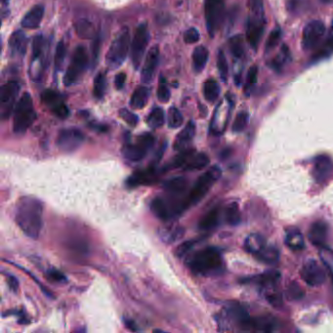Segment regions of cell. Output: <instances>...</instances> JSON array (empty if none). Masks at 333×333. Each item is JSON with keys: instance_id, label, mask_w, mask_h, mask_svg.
<instances>
[{"instance_id": "50", "label": "cell", "mask_w": 333, "mask_h": 333, "mask_svg": "<svg viewBox=\"0 0 333 333\" xmlns=\"http://www.w3.org/2000/svg\"><path fill=\"white\" fill-rule=\"evenodd\" d=\"M119 116L130 126L134 127L138 124V121H139L138 116H136L135 114H133L132 112L128 111L127 109H121L119 111Z\"/></svg>"}, {"instance_id": "43", "label": "cell", "mask_w": 333, "mask_h": 333, "mask_svg": "<svg viewBox=\"0 0 333 333\" xmlns=\"http://www.w3.org/2000/svg\"><path fill=\"white\" fill-rule=\"evenodd\" d=\"M65 55H66V48H65L64 41L61 40V41H59V43L56 46L55 58H54V64H55L56 72H59L62 70Z\"/></svg>"}, {"instance_id": "23", "label": "cell", "mask_w": 333, "mask_h": 333, "mask_svg": "<svg viewBox=\"0 0 333 333\" xmlns=\"http://www.w3.org/2000/svg\"><path fill=\"white\" fill-rule=\"evenodd\" d=\"M156 181V174L154 169H148L144 171H138L131 175L127 180V185L131 188L142 186V185H151Z\"/></svg>"}, {"instance_id": "31", "label": "cell", "mask_w": 333, "mask_h": 333, "mask_svg": "<svg viewBox=\"0 0 333 333\" xmlns=\"http://www.w3.org/2000/svg\"><path fill=\"white\" fill-rule=\"evenodd\" d=\"M275 321L270 318H256V319H249L245 328L253 329L257 331H266L269 332L274 330L275 328Z\"/></svg>"}, {"instance_id": "46", "label": "cell", "mask_w": 333, "mask_h": 333, "mask_svg": "<svg viewBox=\"0 0 333 333\" xmlns=\"http://www.w3.org/2000/svg\"><path fill=\"white\" fill-rule=\"evenodd\" d=\"M156 94H157V99L159 102L167 103L170 100L171 93L167 86L166 79L163 78V77H160L159 85H158Z\"/></svg>"}, {"instance_id": "45", "label": "cell", "mask_w": 333, "mask_h": 333, "mask_svg": "<svg viewBox=\"0 0 333 333\" xmlns=\"http://www.w3.org/2000/svg\"><path fill=\"white\" fill-rule=\"evenodd\" d=\"M217 68L221 79L224 82H226L228 79V75H229V66H228V62H227L225 53L222 50H219L218 52Z\"/></svg>"}, {"instance_id": "42", "label": "cell", "mask_w": 333, "mask_h": 333, "mask_svg": "<svg viewBox=\"0 0 333 333\" xmlns=\"http://www.w3.org/2000/svg\"><path fill=\"white\" fill-rule=\"evenodd\" d=\"M183 121H184V117L179 110L176 107H171L168 111V116H167L168 126L170 128H179L183 124Z\"/></svg>"}, {"instance_id": "58", "label": "cell", "mask_w": 333, "mask_h": 333, "mask_svg": "<svg viewBox=\"0 0 333 333\" xmlns=\"http://www.w3.org/2000/svg\"><path fill=\"white\" fill-rule=\"evenodd\" d=\"M7 282H8L9 287H10V289L12 291L16 292L18 290V288H19V282H18L17 278H15L13 276H7Z\"/></svg>"}, {"instance_id": "19", "label": "cell", "mask_w": 333, "mask_h": 333, "mask_svg": "<svg viewBox=\"0 0 333 333\" xmlns=\"http://www.w3.org/2000/svg\"><path fill=\"white\" fill-rule=\"evenodd\" d=\"M27 46V38L24 31L16 30L9 39V48L12 56H25Z\"/></svg>"}, {"instance_id": "59", "label": "cell", "mask_w": 333, "mask_h": 333, "mask_svg": "<svg viewBox=\"0 0 333 333\" xmlns=\"http://www.w3.org/2000/svg\"><path fill=\"white\" fill-rule=\"evenodd\" d=\"M124 323H125V326L130 329L131 331H138L139 329L136 327V324L134 321L132 320H124Z\"/></svg>"}, {"instance_id": "21", "label": "cell", "mask_w": 333, "mask_h": 333, "mask_svg": "<svg viewBox=\"0 0 333 333\" xmlns=\"http://www.w3.org/2000/svg\"><path fill=\"white\" fill-rule=\"evenodd\" d=\"M44 48H45V40L43 39V37L37 36L32 40V60H31V69H34V68H36V65H38V68L36 70V71H38L37 78L40 77V74L42 72L40 66L43 64Z\"/></svg>"}, {"instance_id": "51", "label": "cell", "mask_w": 333, "mask_h": 333, "mask_svg": "<svg viewBox=\"0 0 333 333\" xmlns=\"http://www.w3.org/2000/svg\"><path fill=\"white\" fill-rule=\"evenodd\" d=\"M303 290L302 288H300L299 284L296 282H292L289 284L287 291H286V295L288 297V299L290 300H298L303 296Z\"/></svg>"}, {"instance_id": "22", "label": "cell", "mask_w": 333, "mask_h": 333, "mask_svg": "<svg viewBox=\"0 0 333 333\" xmlns=\"http://www.w3.org/2000/svg\"><path fill=\"white\" fill-rule=\"evenodd\" d=\"M44 6L39 4L34 6L24 16L22 20V26L28 29L38 28L44 16Z\"/></svg>"}, {"instance_id": "1", "label": "cell", "mask_w": 333, "mask_h": 333, "mask_svg": "<svg viewBox=\"0 0 333 333\" xmlns=\"http://www.w3.org/2000/svg\"><path fill=\"white\" fill-rule=\"evenodd\" d=\"M43 205L32 196H24L16 205L15 221L26 237L37 240L43 226Z\"/></svg>"}, {"instance_id": "35", "label": "cell", "mask_w": 333, "mask_h": 333, "mask_svg": "<svg viewBox=\"0 0 333 333\" xmlns=\"http://www.w3.org/2000/svg\"><path fill=\"white\" fill-rule=\"evenodd\" d=\"M204 95L205 100L209 103H214L220 95V85L213 78L207 79L204 84Z\"/></svg>"}, {"instance_id": "33", "label": "cell", "mask_w": 333, "mask_h": 333, "mask_svg": "<svg viewBox=\"0 0 333 333\" xmlns=\"http://www.w3.org/2000/svg\"><path fill=\"white\" fill-rule=\"evenodd\" d=\"M75 29L80 39H90L94 38L95 30L92 23L86 19H79L75 24Z\"/></svg>"}, {"instance_id": "49", "label": "cell", "mask_w": 333, "mask_h": 333, "mask_svg": "<svg viewBox=\"0 0 333 333\" xmlns=\"http://www.w3.org/2000/svg\"><path fill=\"white\" fill-rule=\"evenodd\" d=\"M281 38H282V30L280 27H276L274 30H272L268 40L266 42V51L273 50L280 42Z\"/></svg>"}, {"instance_id": "40", "label": "cell", "mask_w": 333, "mask_h": 333, "mask_svg": "<svg viewBox=\"0 0 333 333\" xmlns=\"http://www.w3.org/2000/svg\"><path fill=\"white\" fill-rule=\"evenodd\" d=\"M107 89V80H106V75L104 73H100L97 75V77L94 79V85H93V95L96 99L102 100L105 96Z\"/></svg>"}, {"instance_id": "37", "label": "cell", "mask_w": 333, "mask_h": 333, "mask_svg": "<svg viewBox=\"0 0 333 333\" xmlns=\"http://www.w3.org/2000/svg\"><path fill=\"white\" fill-rule=\"evenodd\" d=\"M220 220V210L219 208H214L205 214L199 222V228L203 230H210L215 228Z\"/></svg>"}, {"instance_id": "54", "label": "cell", "mask_w": 333, "mask_h": 333, "mask_svg": "<svg viewBox=\"0 0 333 333\" xmlns=\"http://www.w3.org/2000/svg\"><path fill=\"white\" fill-rule=\"evenodd\" d=\"M257 77H258V68L256 65H252L248 73H247V85L246 88H251L254 84H256Z\"/></svg>"}, {"instance_id": "32", "label": "cell", "mask_w": 333, "mask_h": 333, "mask_svg": "<svg viewBox=\"0 0 333 333\" xmlns=\"http://www.w3.org/2000/svg\"><path fill=\"white\" fill-rule=\"evenodd\" d=\"M163 187L168 193L172 195H179L186 191L188 187V181L184 177H175L168 180Z\"/></svg>"}, {"instance_id": "3", "label": "cell", "mask_w": 333, "mask_h": 333, "mask_svg": "<svg viewBox=\"0 0 333 333\" xmlns=\"http://www.w3.org/2000/svg\"><path fill=\"white\" fill-rule=\"evenodd\" d=\"M37 119L34 101L28 92L24 93L14 110L13 130L16 134H24Z\"/></svg>"}, {"instance_id": "11", "label": "cell", "mask_w": 333, "mask_h": 333, "mask_svg": "<svg viewBox=\"0 0 333 333\" xmlns=\"http://www.w3.org/2000/svg\"><path fill=\"white\" fill-rule=\"evenodd\" d=\"M325 35V26L320 20H314L308 23L302 34V47L309 51L320 44Z\"/></svg>"}, {"instance_id": "41", "label": "cell", "mask_w": 333, "mask_h": 333, "mask_svg": "<svg viewBox=\"0 0 333 333\" xmlns=\"http://www.w3.org/2000/svg\"><path fill=\"white\" fill-rule=\"evenodd\" d=\"M229 46L231 55L235 58H242L244 54V39L242 36H235L229 40Z\"/></svg>"}, {"instance_id": "2", "label": "cell", "mask_w": 333, "mask_h": 333, "mask_svg": "<svg viewBox=\"0 0 333 333\" xmlns=\"http://www.w3.org/2000/svg\"><path fill=\"white\" fill-rule=\"evenodd\" d=\"M189 268L198 275L210 276L222 269V257L216 248L207 247L194 253L187 261Z\"/></svg>"}, {"instance_id": "39", "label": "cell", "mask_w": 333, "mask_h": 333, "mask_svg": "<svg viewBox=\"0 0 333 333\" xmlns=\"http://www.w3.org/2000/svg\"><path fill=\"white\" fill-rule=\"evenodd\" d=\"M225 220L231 226H237L241 222V213L237 203H231L226 207Z\"/></svg>"}, {"instance_id": "36", "label": "cell", "mask_w": 333, "mask_h": 333, "mask_svg": "<svg viewBox=\"0 0 333 333\" xmlns=\"http://www.w3.org/2000/svg\"><path fill=\"white\" fill-rule=\"evenodd\" d=\"M331 54H333V26H331V30L328 34V37L325 39L324 43L320 46L319 51L314 55L313 61H320L330 56Z\"/></svg>"}, {"instance_id": "28", "label": "cell", "mask_w": 333, "mask_h": 333, "mask_svg": "<svg viewBox=\"0 0 333 333\" xmlns=\"http://www.w3.org/2000/svg\"><path fill=\"white\" fill-rule=\"evenodd\" d=\"M149 98H150V90L147 87L140 86L132 93L129 105L134 110H140L147 105Z\"/></svg>"}, {"instance_id": "5", "label": "cell", "mask_w": 333, "mask_h": 333, "mask_svg": "<svg viewBox=\"0 0 333 333\" xmlns=\"http://www.w3.org/2000/svg\"><path fill=\"white\" fill-rule=\"evenodd\" d=\"M130 48V31L128 27L121 28L112 44L106 56V64L111 70H116L124 63Z\"/></svg>"}, {"instance_id": "14", "label": "cell", "mask_w": 333, "mask_h": 333, "mask_svg": "<svg viewBox=\"0 0 333 333\" xmlns=\"http://www.w3.org/2000/svg\"><path fill=\"white\" fill-rule=\"evenodd\" d=\"M41 101L47 106L52 113L59 118L64 119L70 116V110L63 102L62 97L59 93L51 89L45 90L41 94Z\"/></svg>"}, {"instance_id": "25", "label": "cell", "mask_w": 333, "mask_h": 333, "mask_svg": "<svg viewBox=\"0 0 333 333\" xmlns=\"http://www.w3.org/2000/svg\"><path fill=\"white\" fill-rule=\"evenodd\" d=\"M158 234L162 242L168 244H174L183 238L185 230L181 226L170 225V226L162 227L158 231Z\"/></svg>"}, {"instance_id": "7", "label": "cell", "mask_w": 333, "mask_h": 333, "mask_svg": "<svg viewBox=\"0 0 333 333\" xmlns=\"http://www.w3.org/2000/svg\"><path fill=\"white\" fill-rule=\"evenodd\" d=\"M155 139L150 133H144L137 138L134 144H126L123 146L121 153L127 160L138 162L147 155L154 147Z\"/></svg>"}, {"instance_id": "10", "label": "cell", "mask_w": 333, "mask_h": 333, "mask_svg": "<svg viewBox=\"0 0 333 333\" xmlns=\"http://www.w3.org/2000/svg\"><path fill=\"white\" fill-rule=\"evenodd\" d=\"M19 91L20 84L15 80H10L2 85L0 89V114L3 120L11 116Z\"/></svg>"}, {"instance_id": "44", "label": "cell", "mask_w": 333, "mask_h": 333, "mask_svg": "<svg viewBox=\"0 0 333 333\" xmlns=\"http://www.w3.org/2000/svg\"><path fill=\"white\" fill-rule=\"evenodd\" d=\"M319 253H320V260L322 261L326 269L329 271L333 281V250L323 245L321 247H319Z\"/></svg>"}, {"instance_id": "17", "label": "cell", "mask_w": 333, "mask_h": 333, "mask_svg": "<svg viewBox=\"0 0 333 333\" xmlns=\"http://www.w3.org/2000/svg\"><path fill=\"white\" fill-rule=\"evenodd\" d=\"M332 159L325 154L319 155L314 163V177L318 182H324L332 173Z\"/></svg>"}, {"instance_id": "4", "label": "cell", "mask_w": 333, "mask_h": 333, "mask_svg": "<svg viewBox=\"0 0 333 333\" xmlns=\"http://www.w3.org/2000/svg\"><path fill=\"white\" fill-rule=\"evenodd\" d=\"M222 171L219 166H212L205 172L196 182L194 183L190 193L185 197V208L188 209L192 205L198 204L212 186L217 182V180L221 177Z\"/></svg>"}, {"instance_id": "18", "label": "cell", "mask_w": 333, "mask_h": 333, "mask_svg": "<svg viewBox=\"0 0 333 333\" xmlns=\"http://www.w3.org/2000/svg\"><path fill=\"white\" fill-rule=\"evenodd\" d=\"M328 234V226L322 221H317L312 224L309 230V240L312 244L317 247L323 246Z\"/></svg>"}, {"instance_id": "13", "label": "cell", "mask_w": 333, "mask_h": 333, "mask_svg": "<svg viewBox=\"0 0 333 333\" xmlns=\"http://www.w3.org/2000/svg\"><path fill=\"white\" fill-rule=\"evenodd\" d=\"M84 139L85 137L83 133L78 129H63L59 132L57 138V146L61 151L71 153L77 150L82 145Z\"/></svg>"}, {"instance_id": "12", "label": "cell", "mask_w": 333, "mask_h": 333, "mask_svg": "<svg viewBox=\"0 0 333 333\" xmlns=\"http://www.w3.org/2000/svg\"><path fill=\"white\" fill-rule=\"evenodd\" d=\"M265 29L264 14L253 13L250 15L246 22V39L250 46L256 50Z\"/></svg>"}, {"instance_id": "26", "label": "cell", "mask_w": 333, "mask_h": 333, "mask_svg": "<svg viewBox=\"0 0 333 333\" xmlns=\"http://www.w3.org/2000/svg\"><path fill=\"white\" fill-rule=\"evenodd\" d=\"M209 57V51L205 46H197L192 52V66L195 73H201L205 70Z\"/></svg>"}, {"instance_id": "60", "label": "cell", "mask_w": 333, "mask_h": 333, "mask_svg": "<svg viewBox=\"0 0 333 333\" xmlns=\"http://www.w3.org/2000/svg\"><path fill=\"white\" fill-rule=\"evenodd\" d=\"M323 3H327V4H333V0H321Z\"/></svg>"}, {"instance_id": "24", "label": "cell", "mask_w": 333, "mask_h": 333, "mask_svg": "<svg viewBox=\"0 0 333 333\" xmlns=\"http://www.w3.org/2000/svg\"><path fill=\"white\" fill-rule=\"evenodd\" d=\"M151 210L155 217L161 220H169L173 215L171 207L167 203L166 199L160 196L154 197L153 199V202L151 203Z\"/></svg>"}, {"instance_id": "30", "label": "cell", "mask_w": 333, "mask_h": 333, "mask_svg": "<svg viewBox=\"0 0 333 333\" xmlns=\"http://www.w3.org/2000/svg\"><path fill=\"white\" fill-rule=\"evenodd\" d=\"M266 245H267V244H266L265 239L261 235H259V234H251V235H249L246 238L245 243H244L245 249L249 253L253 254L254 256L256 255L257 253H259Z\"/></svg>"}, {"instance_id": "27", "label": "cell", "mask_w": 333, "mask_h": 333, "mask_svg": "<svg viewBox=\"0 0 333 333\" xmlns=\"http://www.w3.org/2000/svg\"><path fill=\"white\" fill-rule=\"evenodd\" d=\"M285 244L292 250H301L304 248L305 242L301 231L296 228H291L285 234Z\"/></svg>"}, {"instance_id": "57", "label": "cell", "mask_w": 333, "mask_h": 333, "mask_svg": "<svg viewBox=\"0 0 333 333\" xmlns=\"http://www.w3.org/2000/svg\"><path fill=\"white\" fill-rule=\"evenodd\" d=\"M126 81V75L124 73H119L116 76L115 78V85L117 90H121L123 88Z\"/></svg>"}, {"instance_id": "34", "label": "cell", "mask_w": 333, "mask_h": 333, "mask_svg": "<svg viewBox=\"0 0 333 333\" xmlns=\"http://www.w3.org/2000/svg\"><path fill=\"white\" fill-rule=\"evenodd\" d=\"M257 259L266 264H275L279 261L280 253L275 246L266 245L259 253L255 255Z\"/></svg>"}, {"instance_id": "38", "label": "cell", "mask_w": 333, "mask_h": 333, "mask_svg": "<svg viewBox=\"0 0 333 333\" xmlns=\"http://www.w3.org/2000/svg\"><path fill=\"white\" fill-rule=\"evenodd\" d=\"M164 121L165 116L161 108H154L147 117V124L153 129L161 127L164 124Z\"/></svg>"}, {"instance_id": "53", "label": "cell", "mask_w": 333, "mask_h": 333, "mask_svg": "<svg viewBox=\"0 0 333 333\" xmlns=\"http://www.w3.org/2000/svg\"><path fill=\"white\" fill-rule=\"evenodd\" d=\"M201 39L199 31L195 27H191L187 29L184 34V41L188 44H193Z\"/></svg>"}, {"instance_id": "47", "label": "cell", "mask_w": 333, "mask_h": 333, "mask_svg": "<svg viewBox=\"0 0 333 333\" xmlns=\"http://www.w3.org/2000/svg\"><path fill=\"white\" fill-rule=\"evenodd\" d=\"M195 151L192 149V150H184V151H181L180 154L175 156L171 162V167L172 168H179V167H184V165L186 164L187 160L189 159V157L192 155Z\"/></svg>"}, {"instance_id": "56", "label": "cell", "mask_w": 333, "mask_h": 333, "mask_svg": "<svg viewBox=\"0 0 333 333\" xmlns=\"http://www.w3.org/2000/svg\"><path fill=\"white\" fill-rule=\"evenodd\" d=\"M47 276L53 282H63L65 281V277H64V274H62L61 272H59L57 270H49L47 272Z\"/></svg>"}, {"instance_id": "9", "label": "cell", "mask_w": 333, "mask_h": 333, "mask_svg": "<svg viewBox=\"0 0 333 333\" xmlns=\"http://www.w3.org/2000/svg\"><path fill=\"white\" fill-rule=\"evenodd\" d=\"M150 41V31L147 23H141L136 28L131 42V60L137 70L141 64L144 54Z\"/></svg>"}, {"instance_id": "48", "label": "cell", "mask_w": 333, "mask_h": 333, "mask_svg": "<svg viewBox=\"0 0 333 333\" xmlns=\"http://www.w3.org/2000/svg\"><path fill=\"white\" fill-rule=\"evenodd\" d=\"M248 123V114L245 112H241L232 123V131L234 132H243Z\"/></svg>"}, {"instance_id": "55", "label": "cell", "mask_w": 333, "mask_h": 333, "mask_svg": "<svg viewBox=\"0 0 333 333\" xmlns=\"http://www.w3.org/2000/svg\"><path fill=\"white\" fill-rule=\"evenodd\" d=\"M192 245H193V242H185V243L180 244L175 251L176 255L178 257L184 256L192 249Z\"/></svg>"}, {"instance_id": "6", "label": "cell", "mask_w": 333, "mask_h": 333, "mask_svg": "<svg viewBox=\"0 0 333 333\" xmlns=\"http://www.w3.org/2000/svg\"><path fill=\"white\" fill-rule=\"evenodd\" d=\"M88 65V55L85 48L81 45L77 46L73 54L72 62L64 74V83L65 86L76 84L83 76Z\"/></svg>"}, {"instance_id": "16", "label": "cell", "mask_w": 333, "mask_h": 333, "mask_svg": "<svg viewBox=\"0 0 333 333\" xmlns=\"http://www.w3.org/2000/svg\"><path fill=\"white\" fill-rule=\"evenodd\" d=\"M159 61V47L154 45L148 52L142 69L141 78L144 83H151L154 79L155 70Z\"/></svg>"}, {"instance_id": "52", "label": "cell", "mask_w": 333, "mask_h": 333, "mask_svg": "<svg viewBox=\"0 0 333 333\" xmlns=\"http://www.w3.org/2000/svg\"><path fill=\"white\" fill-rule=\"evenodd\" d=\"M287 58H290L289 57V51H288L287 46L283 45L282 48V54L278 58H276L275 60L272 61V64L271 65L273 68H275L276 70H280L282 68V64L286 62V59Z\"/></svg>"}, {"instance_id": "29", "label": "cell", "mask_w": 333, "mask_h": 333, "mask_svg": "<svg viewBox=\"0 0 333 333\" xmlns=\"http://www.w3.org/2000/svg\"><path fill=\"white\" fill-rule=\"evenodd\" d=\"M209 164V157L205 153H196L189 157L186 164L184 165V170L192 171V170H201L204 169Z\"/></svg>"}, {"instance_id": "20", "label": "cell", "mask_w": 333, "mask_h": 333, "mask_svg": "<svg viewBox=\"0 0 333 333\" xmlns=\"http://www.w3.org/2000/svg\"><path fill=\"white\" fill-rule=\"evenodd\" d=\"M195 134V124L191 120L188 122V124L185 126L179 134L177 135L175 141H174V150L176 151H184L187 149L188 145L192 141Z\"/></svg>"}, {"instance_id": "8", "label": "cell", "mask_w": 333, "mask_h": 333, "mask_svg": "<svg viewBox=\"0 0 333 333\" xmlns=\"http://www.w3.org/2000/svg\"><path fill=\"white\" fill-rule=\"evenodd\" d=\"M225 0H205V16L206 28L211 38L215 36L223 22Z\"/></svg>"}, {"instance_id": "15", "label": "cell", "mask_w": 333, "mask_h": 333, "mask_svg": "<svg viewBox=\"0 0 333 333\" xmlns=\"http://www.w3.org/2000/svg\"><path fill=\"white\" fill-rule=\"evenodd\" d=\"M300 275L303 281L311 286H319L325 282L324 270L316 260H308L302 267Z\"/></svg>"}]
</instances>
